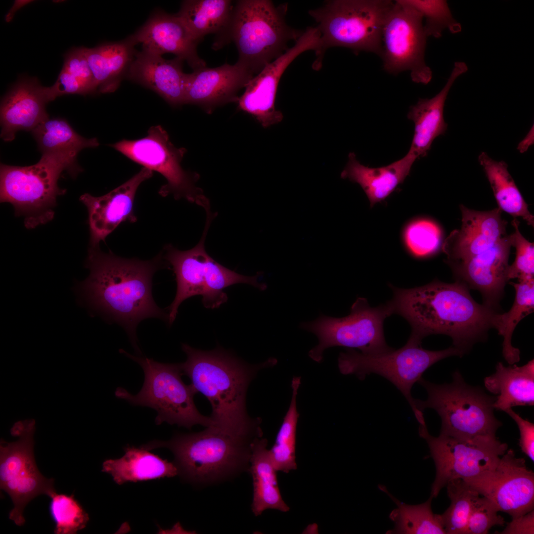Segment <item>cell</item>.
Here are the masks:
<instances>
[{"label": "cell", "instance_id": "cell-1", "mask_svg": "<svg viewBox=\"0 0 534 534\" xmlns=\"http://www.w3.org/2000/svg\"><path fill=\"white\" fill-rule=\"evenodd\" d=\"M164 260L162 252L143 261L104 253L99 246L89 247L85 264L89 275L76 285L83 303L93 313L122 326L139 354L138 324L148 318L168 321L167 312L157 306L152 292L153 275L165 267Z\"/></svg>", "mask_w": 534, "mask_h": 534}, {"label": "cell", "instance_id": "cell-2", "mask_svg": "<svg viewBox=\"0 0 534 534\" xmlns=\"http://www.w3.org/2000/svg\"><path fill=\"white\" fill-rule=\"evenodd\" d=\"M389 286L393 297L388 302L393 313L410 324L409 340L421 344L429 335H445L464 354L475 343L484 340L491 328L496 312L477 303L469 288L459 281L446 283L435 280L409 289Z\"/></svg>", "mask_w": 534, "mask_h": 534}, {"label": "cell", "instance_id": "cell-3", "mask_svg": "<svg viewBox=\"0 0 534 534\" xmlns=\"http://www.w3.org/2000/svg\"><path fill=\"white\" fill-rule=\"evenodd\" d=\"M181 349L187 356L180 363L182 374L210 402L214 426L238 435L262 436L261 419L248 414L247 391L258 372L275 365L276 359L253 365L221 347L203 351L182 344Z\"/></svg>", "mask_w": 534, "mask_h": 534}, {"label": "cell", "instance_id": "cell-4", "mask_svg": "<svg viewBox=\"0 0 534 534\" xmlns=\"http://www.w3.org/2000/svg\"><path fill=\"white\" fill-rule=\"evenodd\" d=\"M257 438L211 426L199 432L176 434L169 441L155 440L140 447L148 450L169 449L182 479L206 485L248 472L252 444Z\"/></svg>", "mask_w": 534, "mask_h": 534}, {"label": "cell", "instance_id": "cell-5", "mask_svg": "<svg viewBox=\"0 0 534 534\" xmlns=\"http://www.w3.org/2000/svg\"><path fill=\"white\" fill-rule=\"evenodd\" d=\"M287 3L275 5L269 0H239L233 6L225 31L216 38L214 48L233 41L238 53L237 61L255 76L282 55L303 32L290 27L285 16Z\"/></svg>", "mask_w": 534, "mask_h": 534}, {"label": "cell", "instance_id": "cell-6", "mask_svg": "<svg viewBox=\"0 0 534 534\" xmlns=\"http://www.w3.org/2000/svg\"><path fill=\"white\" fill-rule=\"evenodd\" d=\"M83 171L77 158L63 154H42L29 166L0 164V201L13 207L15 216L23 217L27 229L51 221L58 196L66 190L59 187L62 173L76 178Z\"/></svg>", "mask_w": 534, "mask_h": 534}, {"label": "cell", "instance_id": "cell-7", "mask_svg": "<svg viewBox=\"0 0 534 534\" xmlns=\"http://www.w3.org/2000/svg\"><path fill=\"white\" fill-rule=\"evenodd\" d=\"M417 383L428 397L415 400L417 420L424 416V409L432 408L441 419L440 435L465 440L496 437L502 423L493 413L495 397L467 384L459 371L453 373L449 384H436L422 377Z\"/></svg>", "mask_w": 534, "mask_h": 534}, {"label": "cell", "instance_id": "cell-8", "mask_svg": "<svg viewBox=\"0 0 534 534\" xmlns=\"http://www.w3.org/2000/svg\"><path fill=\"white\" fill-rule=\"evenodd\" d=\"M206 225L199 243L193 248L180 251L167 245L162 252L176 275L177 291L175 297L167 308L168 324L174 322L180 304L186 299L196 295L202 297V302L207 309H216L227 300L224 289L237 284L246 283L257 288L261 287L259 274L248 276L238 274L214 260L207 253L205 241L213 215L206 210Z\"/></svg>", "mask_w": 534, "mask_h": 534}, {"label": "cell", "instance_id": "cell-9", "mask_svg": "<svg viewBox=\"0 0 534 534\" xmlns=\"http://www.w3.org/2000/svg\"><path fill=\"white\" fill-rule=\"evenodd\" d=\"M120 352L138 363L144 374L140 391L132 395L119 387L115 396L134 405L148 406L155 409L157 415L155 423L163 422L190 429L195 425L208 427L214 426L210 417L201 414L196 408L194 397L197 393L191 384H185L180 363H165L146 357L132 355L123 349Z\"/></svg>", "mask_w": 534, "mask_h": 534}, {"label": "cell", "instance_id": "cell-10", "mask_svg": "<svg viewBox=\"0 0 534 534\" xmlns=\"http://www.w3.org/2000/svg\"><path fill=\"white\" fill-rule=\"evenodd\" d=\"M393 3L388 0H332L309 10L321 35V55L328 48L340 46L380 56L383 24Z\"/></svg>", "mask_w": 534, "mask_h": 534}, {"label": "cell", "instance_id": "cell-11", "mask_svg": "<svg viewBox=\"0 0 534 534\" xmlns=\"http://www.w3.org/2000/svg\"><path fill=\"white\" fill-rule=\"evenodd\" d=\"M393 314L388 302L371 307L366 298L358 297L348 315L337 318L321 314L313 321L302 322L300 327L318 338V345L310 351L309 356L320 362L323 352L335 346L357 349L365 354L391 350L385 341L383 325L386 318Z\"/></svg>", "mask_w": 534, "mask_h": 534}, {"label": "cell", "instance_id": "cell-12", "mask_svg": "<svg viewBox=\"0 0 534 534\" xmlns=\"http://www.w3.org/2000/svg\"><path fill=\"white\" fill-rule=\"evenodd\" d=\"M464 354L454 346L440 351L423 349L421 344L408 340L401 348L376 354H365L352 349L340 354L338 362L340 372L355 375L363 380L374 373L383 377L402 393L413 413L415 400L411 395L413 385L422 378L423 373L438 361L451 356Z\"/></svg>", "mask_w": 534, "mask_h": 534}, {"label": "cell", "instance_id": "cell-13", "mask_svg": "<svg viewBox=\"0 0 534 534\" xmlns=\"http://www.w3.org/2000/svg\"><path fill=\"white\" fill-rule=\"evenodd\" d=\"M34 420L15 423L11 434L19 439L14 442L1 441L0 487L10 497L14 507L9 518L21 526L25 519L23 510L33 498L41 494L51 497L55 492L54 480L44 477L39 471L34 454Z\"/></svg>", "mask_w": 534, "mask_h": 534}, {"label": "cell", "instance_id": "cell-14", "mask_svg": "<svg viewBox=\"0 0 534 534\" xmlns=\"http://www.w3.org/2000/svg\"><path fill=\"white\" fill-rule=\"evenodd\" d=\"M110 146L133 161L160 174L167 183L159 193L165 197L172 194L176 199L184 198L201 205L207 199L196 185L197 173L185 171L181 162L186 152L171 141L166 131L160 125L151 127L141 138L122 139Z\"/></svg>", "mask_w": 534, "mask_h": 534}, {"label": "cell", "instance_id": "cell-15", "mask_svg": "<svg viewBox=\"0 0 534 534\" xmlns=\"http://www.w3.org/2000/svg\"><path fill=\"white\" fill-rule=\"evenodd\" d=\"M419 436L428 444L435 467L436 476L430 496L436 498L453 479H469L493 468L508 445L497 437L465 440L439 435L432 436L426 422L419 424Z\"/></svg>", "mask_w": 534, "mask_h": 534}, {"label": "cell", "instance_id": "cell-16", "mask_svg": "<svg viewBox=\"0 0 534 534\" xmlns=\"http://www.w3.org/2000/svg\"><path fill=\"white\" fill-rule=\"evenodd\" d=\"M423 20L401 0L394 2L383 24L380 56L387 72L396 75L409 71L413 82L426 85L432 72L425 61L427 37Z\"/></svg>", "mask_w": 534, "mask_h": 534}, {"label": "cell", "instance_id": "cell-17", "mask_svg": "<svg viewBox=\"0 0 534 534\" xmlns=\"http://www.w3.org/2000/svg\"><path fill=\"white\" fill-rule=\"evenodd\" d=\"M464 480L498 512L507 513L512 518L534 509V472L512 449L507 450L492 469Z\"/></svg>", "mask_w": 534, "mask_h": 534}, {"label": "cell", "instance_id": "cell-18", "mask_svg": "<svg viewBox=\"0 0 534 534\" xmlns=\"http://www.w3.org/2000/svg\"><path fill=\"white\" fill-rule=\"evenodd\" d=\"M321 46V36L317 27H308L292 47L249 82L237 102L238 108L251 114L264 128L280 122L283 115L275 109V101L281 76L298 56L308 50H314L318 54Z\"/></svg>", "mask_w": 534, "mask_h": 534}, {"label": "cell", "instance_id": "cell-19", "mask_svg": "<svg viewBox=\"0 0 534 534\" xmlns=\"http://www.w3.org/2000/svg\"><path fill=\"white\" fill-rule=\"evenodd\" d=\"M153 172L143 167L127 181L101 196L85 193L80 197L88 212L89 247L99 246L106 238L123 222H135L134 206L140 185L152 177Z\"/></svg>", "mask_w": 534, "mask_h": 534}, {"label": "cell", "instance_id": "cell-20", "mask_svg": "<svg viewBox=\"0 0 534 534\" xmlns=\"http://www.w3.org/2000/svg\"><path fill=\"white\" fill-rule=\"evenodd\" d=\"M460 208L461 227L451 232L442 246L448 265L484 253L508 235L507 222L499 209L479 211L462 205Z\"/></svg>", "mask_w": 534, "mask_h": 534}, {"label": "cell", "instance_id": "cell-21", "mask_svg": "<svg viewBox=\"0 0 534 534\" xmlns=\"http://www.w3.org/2000/svg\"><path fill=\"white\" fill-rule=\"evenodd\" d=\"M254 76L237 62L213 68L206 66L185 73V104L198 105L211 114L218 107L237 102L238 91Z\"/></svg>", "mask_w": 534, "mask_h": 534}, {"label": "cell", "instance_id": "cell-22", "mask_svg": "<svg viewBox=\"0 0 534 534\" xmlns=\"http://www.w3.org/2000/svg\"><path fill=\"white\" fill-rule=\"evenodd\" d=\"M508 235L486 252L449 265L459 281L478 290L483 305L496 312L507 282L512 238Z\"/></svg>", "mask_w": 534, "mask_h": 534}, {"label": "cell", "instance_id": "cell-23", "mask_svg": "<svg viewBox=\"0 0 534 534\" xmlns=\"http://www.w3.org/2000/svg\"><path fill=\"white\" fill-rule=\"evenodd\" d=\"M132 36L142 49L162 56L174 54L185 60L193 71L206 66L198 55V43L176 14L157 11Z\"/></svg>", "mask_w": 534, "mask_h": 534}, {"label": "cell", "instance_id": "cell-24", "mask_svg": "<svg viewBox=\"0 0 534 534\" xmlns=\"http://www.w3.org/2000/svg\"><path fill=\"white\" fill-rule=\"evenodd\" d=\"M44 87L36 78L20 77L0 103V137L11 141L20 131H32L49 118Z\"/></svg>", "mask_w": 534, "mask_h": 534}, {"label": "cell", "instance_id": "cell-25", "mask_svg": "<svg viewBox=\"0 0 534 534\" xmlns=\"http://www.w3.org/2000/svg\"><path fill=\"white\" fill-rule=\"evenodd\" d=\"M182 59L167 60L142 49L137 51L126 77L155 92L169 104H185Z\"/></svg>", "mask_w": 534, "mask_h": 534}, {"label": "cell", "instance_id": "cell-26", "mask_svg": "<svg viewBox=\"0 0 534 534\" xmlns=\"http://www.w3.org/2000/svg\"><path fill=\"white\" fill-rule=\"evenodd\" d=\"M468 69L465 62H455L442 90L431 98H419L410 107L407 118L414 124V132L408 152L417 159L426 156L434 139L447 130L444 116L445 100L455 81Z\"/></svg>", "mask_w": 534, "mask_h": 534}, {"label": "cell", "instance_id": "cell-27", "mask_svg": "<svg viewBox=\"0 0 534 534\" xmlns=\"http://www.w3.org/2000/svg\"><path fill=\"white\" fill-rule=\"evenodd\" d=\"M416 157L408 153L401 159L386 166L370 168L360 164L354 152L348 156V161L341 177L357 183L367 196L370 207L385 200L409 175Z\"/></svg>", "mask_w": 534, "mask_h": 534}, {"label": "cell", "instance_id": "cell-28", "mask_svg": "<svg viewBox=\"0 0 534 534\" xmlns=\"http://www.w3.org/2000/svg\"><path fill=\"white\" fill-rule=\"evenodd\" d=\"M136 44L132 35L121 41L84 47L97 93H111L118 88L134 60Z\"/></svg>", "mask_w": 534, "mask_h": 534}, {"label": "cell", "instance_id": "cell-29", "mask_svg": "<svg viewBox=\"0 0 534 534\" xmlns=\"http://www.w3.org/2000/svg\"><path fill=\"white\" fill-rule=\"evenodd\" d=\"M486 388L496 395L494 409L505 411L515 406L534 404V360L518 366L497 363L495 372L484 379Z\"/></svg>", "mask_w": 534, "mask_h": 534}, {"label": "cell", "instance_id": "cell-30", "mask_svg": "<svg viewBox=\"0 0 534 534\" xmlns=\"http://www.w3.org/2000/svg\"><path fill=\"white\" fill-rule=\"evenodd\" d=\"M267 440L259 437L252 444L248 472L253 481L251 509L255 516L267 509L287 512L290 507L281 496L278 484L277 472L267 448Z\"/></svg>", "mask_w": 534, "mask_h": 534}, {"label": "cell", "instance_id": "cell-31", "mask_svg": "<svg viewBox=\"0 0 534 534\" xmlns=\"http://www.w3.org/2000/svg\"><path fill=\"white\" fill-rule=\"evenodd\" d=\"M120 458L107 459L102 464V471L111 475L119 485L128 482H137L170 478L178 475L173 462H169L144 448L128 446Z\"/></svg>", "mask_w": 534, "mask_h": 534}, {"label": "cell", "instance_id": "cell-32", "mask_svg": "<svg viewBox=\"0 0 534 534\" xmlns=\"http://www.w3.org/2000/svg\"><path fill=\"white\" fill-rule=\"evenodd\" d=\"M233 6L229 0H186L176 15L193 38L200 43L208 34L220 36L227 29Z\"/></svg>", "mask_w": 534, "mask_h": 534}, {"label": "cell", "instance_id": "cell-33", "mask_svg": "<svg viewBox=\"0 0 534 534\" xmlns=\"http://www.w3.org/2000/svg\"><path fill=\"white\" fill-rule=\"evenodd\" d=\"M478 159L490 182L498 209L514 218H522L528 225L534 227V217L508 172L507 164L503 161L493 159L485 152H482Z\"/></svg>", "mask_w": 534, "mask_h": 534}, {"label": "cell", "instance_id": "cell-34", "mask_svg": "<svg viewBox=\"0 0 534 534\" xmlns=\"http://www.w3.org/2000/svg\"><path fill=\"white\" fill-rule=\"evenodd\" d=\"M515 290V297L510 310L506 312H495L491 319V327L495 328L503 338L502 355L510 364L519 361L520 352L511 343L513 333L519 322L534 312V278L510 283Z\"/></svg>", "mask_w": 534, "mask_h": 534}, {"label": "cell", "instance_id": "cell-35", "mask_svg": "<svg viewBox=\"0 0 534 534\" xmlns=\"http://www.w3.org/2000/svg\"><path fill=\"white\" fill-rule=\"evenodd\" d=\"M42 154H63L77 158L87 148L99 146L97 138H87L78 134L64 119H47L32 131Z\"/></svg>", "mask_w": 534, "mask_h": 534}, {"label": "cell", "instance_id": "cell-36", "mask_svg": "<svg viewBox=\"0 0 534 534\" xmlns=\"http://www.w3.org/2000/svg\"><path fill=\"white\" fill-rule=\"evenodd\" d=\"M379 489L396 504L397 507L389 514L393 522L389 534H446L440 514H434L431 507L433 497L419 504H408L400 501L382 485Z\"/></svg>", "mask_w": 534, "mask_h": 534}, {"label": "cell", "instance_id": "cell-37", "mask_svg": "<svg viewBox=\"0 0 534 534\" xmlns=\"http://www.w3.org/2000/svg\"><path fill=\"white\" fill-rule=\"evenodd\" d=\"M301 384L299 377H294L291 383L292 395L289 408L276 437L275 443L269 449L273 464L277 471L288 473L296 470V432L299 416L297 397Z\"/></svg>", "mask_w": 534, "mask_h": 534}, {"label": "cell", "instance_id": "cell-38", "mask_svg": "<svg viewBox=\"0 0 534 534\" xmlns=\"http://www.w3.org/2000/svg\"><path fill=\"white\" fill-rule=\"evenodd\" d=\"M446 486L450 504L440 514L442 525L446 534H464L471 512L481 495L462 479L452 480Z\"/></svg>", "mask_w": 534, "mask_h": 534}, {"label": "cell", "instance_id": "cell-39", "mask_svg": "<svg viewBox=\"0 0 534 534\" xmlns=\"http://www.w3.org/2000/svg\"><path fill=\"white\" fill-rule=\"evenodd\" d=\"M49 509L55 523V534H75L86 528L89 518L73 494L55 492L50 497Z\"/></svg>", "mask_w": 534, "mask_h": 534}, {"label": "cell", "instance_id": "cell-40", "mask_svg": "<svg viewBox=\"0 0 534 534\" xmlns=\"http://www.w3.org/2000/svg\"><path fill=\"white\" fill-rule=\"evenodd\" d=\"M406 5L418 12L425 23L423 24L427 37L440 38L445 30L452 34L461 31V24L453 17L446 0H401Z\"/></svg>", "mask_w": 534, "mask_h": 534}, {"label": "cell", "instance_id": "cell-41", "mask_svg": "<svg viewBox=\"0 0 534 534\" xmlns=\"http://www.w3.org/2000/svg\"><path fill=\"white\" fill-rule=\"evenodd\" d=\"M403 238L409 252L418 258H426L436 253L442 242V232L434 222L425 219H417L405 228Z\"/></svg>", "mask_w": 534, "mask_h": 534}, {"label": "cell", "instance_id": "cell-42", "mask_svg": "<svg viewBox=\"0 0 534 534\" xmlns=\"http://www.w3.org/2000/svg\"><path fill=\"white\" fill-rule=\"evenodd\" d=\"M519 223L516 218L512 221L515 230L511 234L512 245L516 249V256L513 263L508 267V281L514 278L518 280L534 278V243L527 240L521 234L519 229Z\"/></svg>", "mask_w": 534, "mask_h": 534}, {"label": "cell", "instance_id": "cell-43", "mask_svg": "<svg viewBox=\"0 0 534 534\" xmlns=\"http://www.w3.org/2000/svg\"><path fill=\"white\" fill-rule=\"evenodd\" d=\"M488 499L480 496L468 521L464 534H486L494 526H504V519Z\"/></svg>", "mask_w": 534, "mask_h": 534}, {"label": "cell", "instance_id": "cell-44", "mask_svg": "<svg viewBox=\"0 0 534 534\" xmlns=\"http://www.w3.org/2000/svg\"><path fill=\"white\" fill-rule=\"evenodd\" d=\"M64 59L62 68L82 84L88 94L96 93L93 75L84 47H73L64 54Z\"/></svg>", "mask_w": 534, "mask_h": 534}, {"label": "cell", "instance_id": "cell-45", "mask_svg": "<svg viewBox=\"0 0 534 534\" xmlns=\"http://www.w3.org/2000/svg\"><path fill=\"white\" fill-rule=\"evenodd\" d=\"M44 89L49 102L64 95L88 94L82 84L63 68L55 83L52 86L44 87Z\"/></svg>", "mask_w": 534, "mask_h": 534}, {"label": "cell", "instance_id": "cell-46", "mask_svg": "<svg viewBox=\"0 0 534 534\" xmlns=\"http://www.w3.org/2000/svg\"><path fill=\"white\" fill-rule=\"evenodd\" d=\"M507 413L516 423L519 432V446L522 451L531 460L534 461V424L528 420L523 418L516 413L512 408L506 409Z\"/></svg>", "mask_w": 534, "mask_h": 534}, {"label": "cell", "instance_id": "cell-47", "mask_svg": "<svg viewBox=\"0 0 534 534\" xmlns=\"http://www.w3.org/2000/svg\"><path fill=\"white\" fill-rule=\"evenodd\" d=\"M501 534H534V510L519 517L512 518Z\"/></svg>", "mask_w": 534, "mask_h": 534}]
</instances>
